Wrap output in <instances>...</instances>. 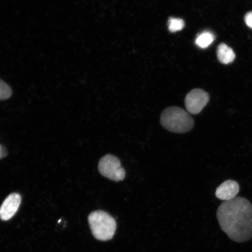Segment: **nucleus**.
Masks as SVG:
<instances>
[{"instance_id": "nucleus-1", "label": "nucleus", "mask_w": 252, "mask_h": 252, "mask_svg": "<svg viewBox=\"0 0 252 252\" xmlns=\"http://www.w3.org/2000/svg\"><path fill=\"white\" fill-rule=\"evenodd\" d=\"M220 228L232 241L242 243L252 238V204L242 197L224 201L217 212Z\"/></svg>"}, {"instance_id": "nucleus-2", "label": "nucleus", "mask_w": 252, "mask_h": 252, "mask_svg": "<svg viewBox=\"0 0 252 252\" xmlns=\"http://www.w3.org/2000/svg\"><path fill=\"white\" fill-rule=\"evenodd\" d=\"M160 124L166 130L175 133H185L193 127L194 121L189 113L179 107L165 109L160 119Z\"/></svg>"}, {"instance_id": "nucleus-3", "label": "nucleus", "mask_w": 252, "mask_h": 252, "mask_svg": "<svg viewBox=\"0 0 252 252\" xmlns=\"http://www.w3.org/2000/svg\"><path fill=\"white\" fill-rule=\"evenodd\" d=\"M91 231L94 237L99 241L112 239L116 229V222L113 217L103 211H95L88 217Z\"/></svg>"}, {"instance_id": "nucleus-4", "label": "nucleus", "mask_w": 252, "mask_h": 252, "mask_svg": "<svg viewBox=\"0 0 252 252\" xmlns=\"http://www.w3.org/2000/svg\"><path fill=\"white\" fill-rule=\"evenodd\" d=\"M98 170L100 174L113 181H121L125 178L126 172L118 158L109 154L100 159Z\"/></svg>"}, {"instance_id": "nucleus-5", "label": "nucleus", "mask_w": 252, "mask_h": 252, "mask_svg": "<svg viewBox=\"0 0 252 252\" xmlns=\"http://www.w3.org/2000/svg\"><path fill=\"white\" fill-rule=\"evenodd\" d=\"M209 94L201 89H194L189 92L185 98L187 111L192 115H197L202 111L209 102Z\"/></svg>"}, {"instance_id": "nucleus-6", "label": "nucleus", "mask_w": 252, "mask_h": 252, "mask_svg": "<svg viewBox=\"0 0 252 252\" xmlns=\"http://www.w3.org/2000/svg\"><path fill=\"white\" fill-rule=\"evenodd\" d=\"M21 201L20 195L12 193L6 198L0 207V219L8 220L14 217L20 207Z\"/></svg>"}, {"instance_id": "nucleus-7", "label": "nucleus", "mask_w": 252, "mask_h": 252, "mask_svg": "<svg viewBox=\"0 0 252 252\" xmlns=\"http://www.w3.org/2000/svg\"><path fill=\"white\" fill-rule=\"evenodd\" d=\"M239 191V185L237 182L228 180L219 186L216 191V196L220 200L228 201L236 197Z\"/></svg>"}, {"instance_id": "nucleus-8", "label": "nucleus", "mask_w": 252, "mask_h": 252, "mask_svg": "<svg viewBox=\"0 0 252 252\" xmlns=\"http://www.w3.org/2000/svg\"><path fill=\"white\" fill-rule=\"evenodd\" d=\"M217 58L222 64H228L234 62L235 59V54L231 47L225 45V43H220L217 50Z\"/></svg>"}, {"instance_id": "nucleus-9", "label": "nucleus", "mask_w": 252, "mask_h": 252, "mask_svg": "<svg viewBox=\"0 0 252 252\" xmlns=\"http://www.w3.org/2000/svg\"><path fill=\"white\" fill-rule=\"evenodd\" d=\"M215 36L210 32H204L198 35L196 39V45L201 49H206L212 45Z\"/></svg>"}, {"instance_id": "nucleus-10", "label": "nucleus", "mask_w": 252, "mask_h": 252, "mask_svg": "<svg viewBox=\"0 0 252 252\" xmlns=\"http://www.w3.org/2000/svg\"><path fill=\"white\" fill-rule=\"evenodd\" d=\"M185 22L180 18H170L168 21V30L171 32H176L183 30Z\"/></svg>"}, {"instance_id": "nucleus-11", "label": "nucleus", "mask_w": 252, "mask_h": 252, "mask_svg": "<svg viewBox=\"0 0 252 252\" xmlns=\"http://www.w3.org/2000/svg\"><path fill=\"white\" fill-rule=\"evenodd\" d=\"M12 94V90L7 84L0 79V100L9 98Z\"/></svg>"}, {"instance_id": "nucleus-12", "label": "nucleus", "mask_w": 252, "mask_h": 252, "mask_svg": "<svg viewBox=\"0 0 252 252\" xmlns=\"http://www.w3.org/2000/svg\"><path fill=\"white\" fill-rule=\"evenodd\" d=\"M244 19L246 24L252 30V11L246 14Z\"/></svg>"}, {"instance_id": "nucleus-13", "label": "nucleus", "mask_w": 252, "mask_h": 252, "mask_svg": "<svg viewBox=\"0 0 252 252\" xmlns=\"http://www.w3.org/2000/svg\"><path fill=\"white\" fill-rule=\"evenodd\" d=\"M7 151H6L4 147L0 145V159L7 156Z\"/></svg>"}]
</instances>
